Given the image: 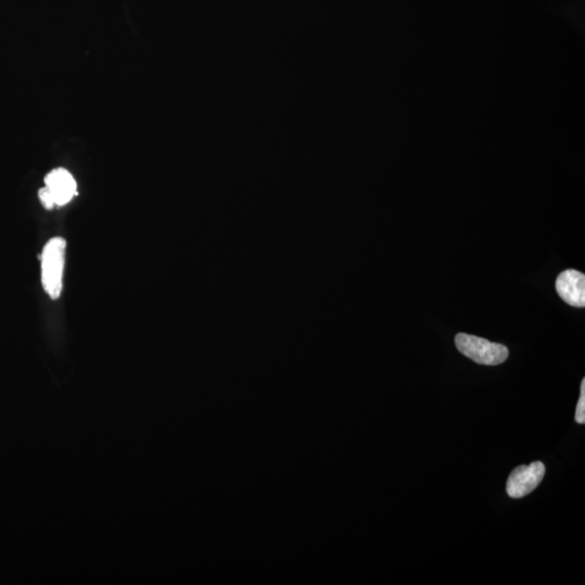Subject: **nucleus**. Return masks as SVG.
<instances>
[{
	"label": "nucleus",
	"instance_id": "1",
	"mask_svg": "<svg viewBox=\"0 0 585 585\" xmlns=\"http://www.w3.org/2000/svg\"><path fill=\"white\" fill-rule=\"evenodd\" d=\"M66 241L54 238L46 243L42 255V284L51 300H58L63 292Z\"/></svg>",
	"mask_w": 585,
	"mask_h": 585
},
{
	"label": "nucleus",
	"instance_id": "2",
	"mask_svg": "<svg viewBox=\"0 0 585 585\" xmlns=\"http://www.w3.org/2000/svg\"><path fill=\"white\" fill-rule=\"evenodd\" d=\"M458 351L467 358L484 366H499L509 358V348L485 338L460 333L455 336Z\"/></svg>",
	"mask_w": 585,
	"mask_h": 585
},
{
	"label": "nucleus",
	"instance_id": "3",
	"mask_svg": "<svg viewBox=\"0 0 585 585\" xmlns=\"http://www.w3.org/2000/svg\"><path fill=\"white\" fill-rule=\"evenodd\" d=\"M546 475V466L542 462H533L530 465L518 466L512 471L506 482V492L513 499L530 495Z\"/></svg>",
	"mask_w": 585,
	"mask_h": 585
},
{
	"label": "nucleus",
	"instance_id": "4",
	"mask_svg": "<svg viewBox=\"0 0 585 585\" xmlns=\"http://www.w3.org/2000/svg\"><path fill=\"white\" fill-rule=\"evenodd\" d=\"M558 295L568 305L577 308L585 306V276L582 272L568 269L556 280Z\"/></svg>",
	"mask_w": 585,
	"mask_h": 585
},
{
	"label": "nucleus",
	"instance_id": "5",
	"mask_svg": "<svg viewBox=\"0 0 585 585\" xmlns=\"http://www.w3.org/2000/svg\"><path fill=\"white\" fill-rule=\"evenodd\" d=\"M46 188L53 197L55 205L64 207L77 195L76 182L64 168L54 169L45 178Z\"/></svg>",
	"mask_w": 585,
	"mask_h": 585
},
{
	"label": "nucleus",
	"instance_id": "6",
	"mask_svg": "<svg viewBox=\"0 0 585 585\" xmlns=\"http://www.w3.org/2000/svg\"><path fill=\"white\" fill-rule=\"evenodd\" d=\"M574 420L579 424L585 423V379L583 378L581 384V396H580L579 403L576 409V414H574Z\"/></svg>",
	"mask_w": 585,
	"mask_h": 585
},
{
	"label": "nucleus",
	"instance_id": "7",
	"mask_svg": "<svg viewBox=\"0 0 585 585\" xmlns=\"http://www.w3.org/2000/svg\"><path fill=\"white\" fill-rule=\"evenodd\" d=\"M40 202L44 205L45 208L51 209L55 207V202L53 197L48 191L47 188H43L39 190L38 192Z\"/></svg>",
	"mask_w": 585,
	"mask_h": 585
}]
</instances>
